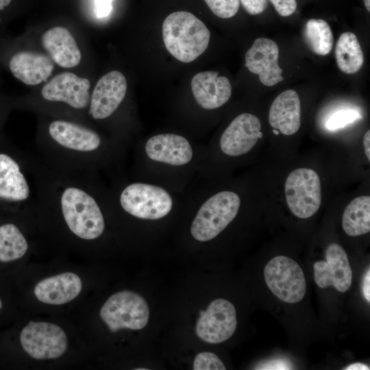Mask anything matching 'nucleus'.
<instances>
[{"label":"nucleus","mask_w":370,"mask_h":370,"mask_svg":"<svg viewBox=\"0 0 370 370\" xmlns=\"http://www.w3.org/2000/svg\"><path fill=\"white\" fill-rule=\"evenodd\" d=\"M102 138L94 130L81 123L57 119L47 126L38 140L40 160L63 171L90 174Z\"/></svg>","instance_id":"obj_1"},{"label":"nucleus","mask_w":370,"mask_h":370,"mask_svg":"<svg viewBox=\"0 0 370 370\" xmlns=\"http://www.w3.org/2000/svg\"><path fill=\"white\" fill-rule=\"evenodd\" d=\"M210 36L206 25L188 12H173L163 22L162 37L167 51L184 63L194 61L206 51Z\"/></svg>","instance_id":"obj_2"},{"label":"nucleus","mask_w":370,"mask_h":370,"mask_svg":"<svg viewBox=\"0 0 370 370\" xmlns=\"http://www.w3.org/2000/svg\"><path fill=\"white\" fill-rule=\"evenodd\" d=\"M0 201L28 205L36 209L33 157H16L0 151Z\"/></svg>","instance_id":"obj_3"},{"label":"nucleus","mask_w":370,"mask_h":370,"mask_svg":"<svg viewBox=\"0 0 370 370\" xmlns=\"http://www.w3.org/2000/svg\"><path fill=\"white\" fill-rule=\"evenodd\" d=\"M241 206L237 194L221 191L210 197L199 208L190 233L199 241H208L219 234L236 217Z\"/></svg>","instance_id":"obj_4"},{"label":"nucleus","mask_w":370,"mask_h":370,"mask_svg":"<svg viewBox=\"0 0 370 370\" xmlns=\"http://www.w3.org/2000/svg\"><path fill=\"white\" fill-rule=\"evenodd\" d=\"M100 317L112 332L124 328L138 330L147 324L149 309L142 296L122 291L107 299L100 310Z\"/></svg>","instance_id":"obj_5"},{"label":"nucleus","mask_w":370,"mask_h":370,"mask_svg":"<svg viewBox=\"0 0 370 370\" xmlns=\"http://www.w3.org/2000/svg\"><path fill=\"white\" fill-rule=\"evenodd\" d=\"M119 202L123 210L143 219H158L167 215L173 206L170 195L162 188L133 183L121 192Z\"/></svg>","instance_id":"obj_6"},{"label":"nucleus","mask_w":370,"mask_h":370,"mask_svg":"<svg viewBox=\"0 0 370 370\" xmlns=\"http://www.w3.org/2000/svg\"><path fill=\"white\" fill-rule=\"evenodd\" d=\"M285 196L290 210L296 217L307 219L314 215L321 203V182L310 169L293 171L285 182Z\"/></svg>","instance_id":"obj_7"},{"label":"nucleus","mask_w":370,"mask_h":370,"mask_svg":"<svg viewBox=\"0 0 370 370\" xmlns=\"http://www.w3.org/2000/svg\"><path fill=\"white\" fill-rule=\"evenodd\" d=\"M264 276L269 288L282 301L294 304L304 297L305 276L293 259L284 256L272 258L264 267Z\"/></svg>","instance_id":"obj_8"},{"label":"nucleus","mask_w":370,"mask_h":370,"mask_svg":"<svg viewBox=\"0 0 370 370\" xmlns=\"http://www.w3.org/2000/svg\"><path fill=\"white\" fill-rule=\"evenodd\" d=\"M20 342L25 352L36 360L58 358L68 346L64 331L48 322H29L21 332Z\"/></svg>","instance_id":"obj_9"},{"label":"nucleus","mask_w":370,"mask_h":370,"mask_svg":"<svg viewBox=\"0 0 370 370\" xmlns=\"http://www.w3.org/2000/svg\"><path fill=\"white\" fill-rule=\"evenodd\" d=\"M237 326L236 309L229 301L217 299L202 311L196 325V334L209 343H220L230 338Z\"/></svg>","instance_id":"obj_10"},{"label":"nucleus","mask_w":370,"mask_h":370,"mask_svg":"<svg viewBox=\"0 0 370 370\" xmlns=\"http://www.w3.org/2000/svg\"><path fill=\"white\" fill-rule=\"evenodd\" d=\"M90 83L87 78L64 72L53 77L42 88V97L51 102L66 103L77 110L88 108Z\"/></svg>","instance_id":"obj_11"},{"label":"nucleus","mask_w":370,"mask_h":370,"mask_svg":"<svg viewBox=\"0 0 370 370\" xmlns=\"http://www.w3.org/2000/svg\"><path fill=\"white\" fill-rule=\"evenodd\" d=\"M325 256V260L313 265L315 283L321 288L332 286L339 292H346L352 284V271L345 251L340 245L332 243Z\"/></svg>","instance_id":"obj_12"},{"label":"nucleus","mask_w":370,"mask_h":370,"mask_svg":"<svg viewBox=\"0 0 370 370\" xmlns=\"http://www.w3.org/2000/svg\"><path fill=\"white\" fill-rule=\"evenodd\" d=\"M127 88V80L122 73L112 71L103 75L90 95L88 114L95 120L110 117L125 98Z\"/></svg>","instance_id":"obj_13"},{"label":"nucleus","mask_w":370,"mask_h":370,"mask_svg":"<svg viewBox=\"0 0 370 370\" xmlns=\"http://www.w3.org/2000/svg\"><path fill=\"white\" fill-rule=\"evenodd\" d=\"M259 119L249 113L237 116L223 132L221 140V151L230 156L248 153L262 137Z\"/></svg>","instance_id":"obj_14"},{"label":"nucleus","mask_w":370,"mask_h":370,"mask_svg":"<svg viewBox=\"0 0 370 370\" xmlns=\"http://www.w3.org/2000/svg\"><path fill=\"white\" fill-rule=\"evenodd\" d=\"M279 48L271 39L259 38L245 54V66L259 76L261 83L272 86L283 81L282 69L278 65Z\"/></svg>","instance_id":"obj_15"},{"label":"nucleus","mask_w":370,"mask_h":370,"mask_svg":"<svg viewBox=\"0 0 370 370\" xmlns=\"http://www.w3.org/2000/svg\"><path fill=\"white\" fill-rule=\"evenodd\" d=\"M190 86L196 101L206 110L222 106L230 99L232 94L229 79L224 76H219V73L216 71L196 74L191 80Z\"/></svg>","instance_id":"obj_16"},{"label":"nucleus","mask_w":370,"mask_h":370,"mask_svg":"<svg viewBox=\"0 0 370 370\" xmlns=\"http://www.w3.org/2000/svg\"><path fill=\"white\" fill-rule=\"evenodd\" d=\"M145 151L154 161L175 166L186 164L193 157L188 141L184 137L173 134L151 137L146 143Z\"/></svg>","instance_id":"obj_17"},{"label":"nucleus","mask_w":370,"mask_h":370,"mask_svg":"<svg viewBox=\"0 0 370 370\" xmlns=\"http://www.w3.org/2000/svg\"><path fill=\"white\" fill-rule=\"evenodd\" d=\"M12 75L27 85H37L47 81L54 64L51 58L35 51H21L12 56L9 62Z\"/></svg>","instance_id":"obj_18"},{"label":"nucleus","mask_w":370,"mask_h":370,"mask_svg":"<svg viewBox=\"0 0 370 370\" xmlns=\"http://www.w3.org/2000/svg\"><path fill=\"white\" fill-rule=\"evenodd\" d=\"M82 288L79 277L66 272L40 281L34 288V295L42 303L62 305L76 298Z\"/></svg>","instance_id":"obj_19"},{"label":"nucleus","mask_w":370,"mask_h":370,"mask_svg":"<svg viewBox=\"0 0 370 370\" xmlns=\"http://www.w3.org/2000/svg\"><path fill=\"white\" fill-rule=\"evenodd\" d=\"M41 42L51 60L60 66L72 68L80 62V50L66 28L56 26L47 30L42 36Z\"/></svg>","instance_id":"obj_20"},{"label":"nucleus","mask_w":370,"mask_h":370,"mask_svg":"<svg viewBox=\"0 0 370 370\" xmlns=\"http://www.w3.org/2000/svg\"><path fill=\"white\" fill-rule=\"evenodd\" d=\"M269 121L273 129L286 136L293 135L299 130L301 104L295 90H285L275 99L269 110Z\"/></svg>","instance_id":"obj_21"},{"label":"nucleus","mask_w":370,"mask_h":370,"mask_svg":"<svg viewBox=\"0 0 370 370\" xmlns=\"http://www.w3.org/2000/svg\"><path fill=\"white\" fill-rule=\"evenodd\" d=\"M342 226L350 236H357L370 231V197L359 196L346 207L342 217Z\"/></svg>","instance_id":"obj_22"},{"label":"nucleus","mask_w":370,"mask_h":370,"mask_svg":"<svg viewBox=\"0 0 370 370\" xmlns=\"http://www.w3.org/2000/svg\"><path fill=\"white\" fill-rule=\"evenodd\" d=\"M335 56L339 69L346 74L357 73L364 62V56L356 36L352 32L342 34L336 43Z\"/></svg>","instance_id":"obj_23"},{"label":"nucleus","mask_w":370,"mask_h":370,"mask_svg":"<svg viewBox=\"0 0 370 370\" xmlns=\"http://www.w3.org/2000/svg\"><path fill=\"white\" fill-rule=\"evenodd\" d=\"M28 247V242L18 226L12 223L0 225V262L20 259Z\"/></svg>","instance_id":"obj_24"},{"label":"nucleus","mask_w":370,"mask_h":370,"mask_svg":"<svg viewBox=\"0 0 370 370\" xmlns=\"http://www.w3.org/2000/svg\"><path fill=\"white\" fill-rule=\"evenodd\" d=\"M304 38L308 48L319 56L328 54L334 43V36L328 23L323 19L308 21L304 30Z\"/></svg>","instance_id":"obj_25"},{"label":"nucleus","mask_w":370,"mask_h":370,"mask_svg":"<svg viewBox=\"0 0 370 370\" xmlns=\"http://www.w3.org/2000/svg\"><path fill=\"white\" fill-rule=\"evenodd\" d=\"M360 113L355 108H343L332 113L325 122V127L330 131L343 128L360 119Z\"/></svg>","instance_id":"obj_26"},{"label":"nucleus","mask_w":370,"mask_h":370,"mask_svg":"<svg viewBox=\"0 0 370 370\" xmlns=\"http://www.w3.org/2000/svg\"><path fill=\"white\" fill-rule=\"evenodd\" d=\"M211 11L222 18L234 16L240 5L239 0H204Z\"/></svg>","instance_id":"obj_27"},{"label":"nucleus","mask_w":370,"mask_h":370,"mask_svg":"<svg viewBox=\"0 0 370 370\" xmlns=\"http://www.w3.org/2000/svg\"><path fill=\"white\" fill-rule=\"evenodd\" d=\"M194 370H225L224 364L214 353L204 352L198 354L193 362Z\"/></svg>","instance_id":"obj_28"},{"label":"nucleus","mask_w":370,"mask_h":370,"mask_svg":"<svg viewBox=\"0 0 370 370\" xmlns=\"http://www.w3.org/2000/svg\"><path fill=\"white\" fill-rule=\"evenodd\" d=\"M277 12L282 16H288L293 14L297 8L296 0H269Z\"/></svg>","instance_id":"obj_29"},{"label":"nucleus","mask_w":370,"mask_h":370,"mask_svg":"<svg viewBox=\"0 0 370 370\" xmlns=\"http://www.w3.org/2000/svg\"><path fill=\"white\" fill-rule=\"evenodd\" d=\"M244 9L251 15H256L263 12L267 5V0H239Z\"/></svg>","instance_id":"obj_30"},{"label":"nucleus","mask_w":370,"mask_h":370,"mask_svg":"<svg viewBox=\"0 0 370 370\" xmlns=\"http://www.w3.org/2000/svg\"><path fill=\"white\" fill-rule=\"evenodd\" d=\"M256 369H291L290 362L284 359L275 358L257 365Z\"/></svg>","instance_id":"obj_31"},{"label":"nucleus","mask_w":370,"mask_h":370,"mask_svg":"<svg viewBox=\"0 0 370 370\" xmlns=\"http://www.w3.org/2000/svg\"><path fill=\"white\" fill-rule=\"evenodd\" d=\"M114 0H95V12L98 18L108 16L112 10Z\"/></svg>","instance_id":"obj_32"},{"label":"nucleus","mask_w":370,"mask_h":370,"mask_svg":"<svg viewBox=\"0 0 370 370\" xmlns=\"http://www.w3.org/2000/svg\"><path fill=\"white\" fill-rule=\"evenodd\" d=\"M362 293L365 299L370 302V270L366 271L364 275L362 285Z\"/></svg>","instance_id":"obj_33"},{"label":"nucleus","mask_w":370,"mask_h":370,"mask_svg":"<svg viewBox=\"0 0 370 370\" xmlns=\"http://www.w3.org/2000/svg\"><path fill=\"white\" fill-rule=\"evenodd\" d=\"M370 131L368 130L363 138V145H364V149L365 151L366 156L367 157L369 161L370 160Z\"/></svg>","instance_id":"obj_34"},{"label":"nucleus","mask_w":370,"mask_h":370,"mask_svg":"<svg viewBox=\"0 0 370 370\" xmlns=\"http://www.w3.org/2000/svg\"><path fill=\"white\" fill-rule=\"evenodd\" d=\"M345 370H369V367L361 362L352 364L344 369Z\"/></svg>","instance_id":"obj_35"},{"label":"nucleus","mask_w":370,"mask_h":370,"mask_svg":"<svg viewBox=\"0 0 370 370\" xmlns=\"http://www.w3.org/2000/svg\"><path fill=\"white\" fill-rule=\"evenodd\" d=\"M12 0H0V10H3L6 6L9 5Z\"/></svg>","instance_id":"obj_36"},{"label":"nucleus","mask_w":370,"mask_h":370,"mask_svg":"<svg viewBox=\"0 0 370 370\" xmlns=\"http://www.w3.org/2000/svg\"><path fill=\"white\" fill-rule=\"evenodd\" d=\"M365 5L367 8V10L369 12L370 11V0H364Z\"/></svg>","instance_id":"obj_37"},{"label":"nucleus","mask_w":370,"mask_h":370,"mask_svg":"<svg viewBox=\"0 0 370 370\" xmlns=\"http://www.w3.org/2000/svg\"><path fill=\"white\" fill-rule=\"evenodd\" d=\"M273 132L278 135V134H279L280 132H279L278 130H276L275 129H274V130H273Z\"/></svg>","instance_id":"obj_38"},{"label":"nucleus","mask_w":370,"mask_h":370,"mask_svg":"<svg viewBox=\"0 0 370 370\" xmlns=\"http://www.w3.org/2000/svg\"><path fill=\"white\" fill-rule=\"evenodd\" d=\"M2 308V301H1V299H0V310Z\"/></svg>","instance_id":"obj_39"}]
</instances>
